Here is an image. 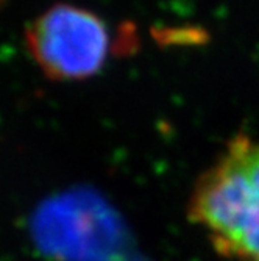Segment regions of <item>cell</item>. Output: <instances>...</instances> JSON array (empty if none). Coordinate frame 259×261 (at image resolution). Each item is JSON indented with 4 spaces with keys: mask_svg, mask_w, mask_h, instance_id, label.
Returning a JSON list of instances; mask_svg holds the SVG:
<instances>
[{
    "mask_svg": "<svg viewBox=\"0 0 259 261\" xmlns=\"http://www.w3.org/2000/svg\"><path fill=\"white\" fill-rule=\"evenodd\" d=\"M225 261H259V138L238 133L197 177L186 205Z\"/></svg>",
    "mask_w": 259,
    "mask_h": 261,
    "instance_id": "1",
    "label": "cell"
},
{
    "mask_svg": "<svg viewBox=\"0 0 259 261\" xmlns=\"http://www.w3.org/2000/svg\"><path fill=\"white\" fill-rule=\"evenodd\" d=\"M25 41L42 72L60 82L94 77L116 50L106 22L72 4H56L39 14L28 25Z\"/></svg>",
    "mask_w": 259,
    "mask_h": 261,
    "instance_id": "2",
    "label": "cell"
}]
</instances>
